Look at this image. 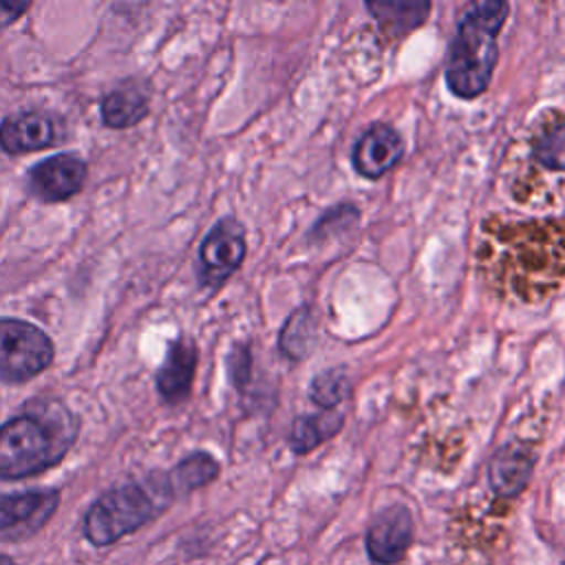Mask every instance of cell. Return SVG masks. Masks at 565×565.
Returning <instances> with one entry per match:
<instances>
[{"instance_id": "cell-1", "label": "cell", "mask_w": 565, "mask_h": 565, "mask_svg": "<svg viewBox=\"0 0 565 565\" xmlns=\"http://www.w3.org/2000/svg\"><path fill=\"white\" fill-rule=\"evenodd\" d=\"M479 258L490 282L532 302L565 278V223H499L483 232Z\"/></svg>"}, {"instance_id": "cell-2", "label": "cell", "mask_w": 565, "mask_h": 565, "mask_svg": "<svg viewBox=\"0 0 565 565\" xmlns=\"http://www.w3.org/2000/svg\"><path fill=\"white\" fill-rule=\"evenodd\" d=\"M77 417L60 402H35L0 426V479H26L64 459L77 437Z\"/></svg>"}, {"instance_id": "cell-3", "label": "cell", "mask_w": 565, "mask_h": 565, "mask_svg": "<svg viewBox=\"0 0 565 565\" xmlns=\"http://www.w3.org/2000/svg\"><path fill=\"white\" fill-rule=\"evenodd\" d=\"M510 15L503 0H481L466 7L457 33L448 44L446 84L459 99H475L488 90L499 60V33Z\"/></svg>"}, {"instance_id": "cell-4", "label": "cell", "mask_w": 565, "mask_h": 565, "mask_svg": "<svg viewBox=\"0 0 565 565\" xmlns=\"http://www.w3.org/2000/svg\"><path fill=\"white\" fill-rule=\"evenodd\" d=\"M174 499L168 472L150 475L143 483L115 486L90 503L82 519V534L95 547L113 545L163 514Z\"/></svg>"}, {"instance_id": "cell-5", "label": "cell", "mask_w": 565, "mask_h": 565, "mask_svg": "<svg viewBox=\"0 0 565 565\" xmlns=\"http://www.w3.org/2000/svg\"><path fill=\"white\" fill-rule=\"evenodd\" d=\"M51 362L53 342L40 327L15 318H0V380H31Z\"/></svg>"}, {"instance_id": "cell-6", "label": "cell", "mask_w": 565, "mask_h": 565, "mask_svg": "<svg viewBox=\"0 0 565 565\" xmlns=\"http://www.w3.org/2000/svg\"><path fill=\"white\" fill-rule=\"evenodd\" d=\"M245 227L225 216L207 232L199 247V280L205 287H221L245 260Z\"/></svg>"}, {"instance_id": "cell-7", "label": "cell", "mask_w": 565, "mask_h": 565, "mask_svg": "<svg viewBox=\"0 0 565 565\" xmlns=\"http://www.w3.org/2000/svg\"><path fill=\"white\" fill-rule=\"evenodd\" d=\"M413 541L415 519L404 503H393L380 510L364 532V550L375 565L402 563Z\"/></svg>"}, {"instance_id": "cell-8", "label": "cell", "mask_w": 565, "mask_h": 565, "mask_svg": "<svg viewBox=\"0 0 565 565\" xmlns=\"http://www.w3.org/2000/svg\"><path fill=\"white\" fill-rule=\"evenodd\" d=\"M60 505L57 490H26L0 497V539L24 541L40 532Z\"/></svg>"}, {"instance_id": "cell-9", "label": "cell", "mask_w": 565, "mask_h": 565, "mask_svg": "<svg viewBox=\"0 0 565 565\" xmlns=\"http://www.w3.org/2000/svg\"><path fill=\"white\" fill-rule=\"evenodd\" d=\"M404 157V141L399 132L382 121L371 124L353 146L351 163L364 179H380L391 172Z\"/></svg>"}, {"instance_id": "cell-10", "label": "cell", "mask_w": 565, "mask_h": 565, "mask_svg": "<svg viewBox=\"0 0 565 565\" xmlns=\"http://www.w3.org/2000/svg\"><path fill=\"white\" fill-rule=\"evenodd\" d=\"M536 455L523 441L503 444L488 463V486L501 501H514L532 481Z\"/></svg>"}, {"instance_id": "cell-11", "label": "cell", "mask_w": 565, "mask_h": 565, "mask_svg": "<svg viewBox=\"0 0 565 565\" xmlns=\"http://www.w3.org/2000/svg\"><path fill=\"white\" fill-rule=\"evenodd\" d=\"M62 135L64 130L57 119L46 113H15L0 124V148L9 154H22L60 143Z\"/></svg>"}, {"instance_id": "cell-12", "label": "cell", "mask_w": 565, "mask_h": 565, "mask_svg": "<svg viewBox=\"0 0 565 565\" xmlns=\"http://www.w3.org/2000/svg\"><path fill=\"white\" fill-rule=\"evenodd\" d=\"M86 163L75 154H55L29 170V190L42 201H64L82 190Z\"/></svg>"}, {"instance_id": "cell-13", "label": "cell", "mask_w": 565, "mask_h": 565, "mask_svg": "<svg viewBox=\"0 0 565 565\" xmlns=\"http://www.w3.org/2000/svg\"><path fill=\"white\" fill-rule=\"evenodd\" d=\"M196 369V347L190 338H177L157 373V388L166 402L188 397Z\"/></svg>"}, {"instance_id": "cell-14", "label": "cell", "mask_w": 565, "mask_h": 565, "mask_svg": "<svg viewBox=\"0 0 565 565\" xmlns=\"http://www.w3.org/2000/svg\"><path fill=\"white\" fill-rule=\"evenodd\" d=\"M364 7L382 26V31L391 38H404L411 31L419 29L433 9L428 0H380L366 2Z\"/></svg>"}, {"instance_id": "cell-15", "label": "cell", "mask_w": 565, "mask_h": 565, "mask_svg": "<svg viewBox=\"0 0 565 565\" xmlns=\"http://www.w3.org/2000/svg\"><path fill=\"white\" fill-rule=\"evenodd\" d=\"M344 426V413L320 411L313 415H300L291 422L287 444L294 455H307L335 437Z\"/></svg>"}, {"instance_id": "cell-16", "label": "cell", "mask_w": 565, "mask_h": 565, "mask_svg": "<svg viewBox=\"0 0 565 565\" xmlns=\"http://www.w3.org/2000/svg\"><path fill=\"white\" fill-rule=\"evenodd\" d=\"M221 472V466L218 461L210 455V452H192L188 457H183L170 472V483L177 492V497H183V494H190L207 483H212Z\"/></svg>"}, {"instance_id": "cell-17", "label": "cell", "mask_w": 565, "mask_h": 565, "mask_svg": "<svg viewBox=\"0 0 565 565\" xmlns=\"http://www.w3.org/2000/svg\"><path fill=\"white\" fill-rule=\"evenodd\" d=\"M313 338H316L313 309L309 305H300L285 320L278 335V349L289 360H302L309 353Z\"/></svg>"}, {"instance_id": "cell-18", "label": "cell", "mask_w": 565, "mask_h": 565, "mask_svg": "<svg viewBox=\"0 0 565 565\" xmlns=\"http://www.w3.org/2000/svg\"><path fill=\"white\" fill-rule=\"evenodd\" d=\"M532 157L554 172H565V115L552 113L547 121L539 126L532 141Z\"/></svg>"}, {"instance_id": "cell-19", "label": "cell", "mask_w": 565, "mask_h": 565, "mask_svg": "<svg viewBox=\"0 0 565 565\" xmlns=\"http://www.w3.org/2000/svg\"><path fill=\"white\" fill-rule=\"evenodd\" d=\"M148 99L139 88H117L102 99V119L110 128H128L143 119Z\"/></svg>"}, {"instance_id": "cell-20", "label": "cell", "mask_w": 565, "mask_h": 565, "mask_svg": "<svg viewBox=\"0 0 565 565\" xmlns=\"http://www.w3.org/2000/svg\"><path fill=\"white\" fill-rule=\"evenodd\" d=\"M351 395V380L342 366L324 369L309 382V399L320 411H338V406Z\"/></svg>"}, {"instance_id": "cell-21", "label": "cell", "mask_w": 565, "mask_h": 565, "mask_svg": "<svg viewBox=\"0 0 565 565\" xmlns=\"http://www.w3.org/2000/svg\"><path fill=\"white\" fill-rule=\"evenodd\" d=\"M227 366H230V377L234 382V386L243 388L245 382L249 380V369H252V355H249V349L245 344H236L230 353V360H227Z\"/></svg>"}, {"instance_id": "cell-22", "label": "cell", "mask_w": 565, "mask_h": 565, "mask_svg": "<svg viewBox=\"0 0 565 565\" xmlns=\"http://www.w3.org/2000/svg\"><path fill=\"white\" fill-rule=\"evenodd\" d=\"M29 4L22 2V4H9V2H0V26H7L11 24L22 11H26Z\"/></svg>"}, {"instance_id": "cell-23", "label": "cell", "mask_w": 565, "mask_h": 565, "mask_svg": "<svg viewBox=\"0 0 565 565\" xmlns=\"http://www.w3.org/2000/svg\"><path fill=\"white\" fill-rule=\"evenodd\" d=\"M0 565H15V563H13V558H11V556L0 554Z\"/></svg>"}]
</instances>
